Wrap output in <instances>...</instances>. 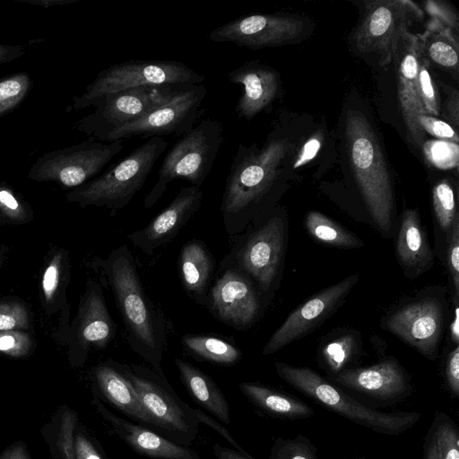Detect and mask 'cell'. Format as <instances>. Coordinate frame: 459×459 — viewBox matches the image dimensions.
Segmentation results:
<instances>
[{
    "mask_svg": "<svg viewBox=\"0 0 459 459\" xmlns=\"http://www.w3.org/2000/svg\"><path fill=\"white\" fill-rule=\"evenodd\" d=\"M31 329V312L24 301L16 298L0 299V331Z\"/></svg>",
    "mask_w": 459,
    "mask_h": 459,
    "instance_id": "cell-39",
    "label": "cell"
},
{
    "mask_svg": "<svg viewBox=\"0 0 459 459\" xmlns=\"http://www.w3.org/2000/svg\"><path fill=\"white\" fill-rule=\"evenodd\" d=\"M185 349L202 359L219 365L236 364L241 351L230 342L210 335L186 334L181 338Z\"/></svg>",
    "mask_w": 459,
    "mask_h": 459,
    "instance_id": "cell-32",
    "label": "cell"
},
{
    "mask_svg": "<svg viewBox=\"0 0 459 459\" xmlns=\"http://www.w3.org/2000/svg\"><path fill=\"white\" fill-rule=\"evenodd\" d=\"M333 380L349 389L381 401L397 402L410 395L412 386L409 376L394 359L357 368H346Z\"/></svg>",
    "mask_w": 459,
    "mask_h": 459,
    "instance_id": "cell-21",
    "label": "cell"
},
{
    "mask_svg": "<svg viewBox=\"0 0 459 459\" xmlns=\"http://www.w3.org/2000/svg\"><path fill=\"white\" fill-rule=\"evenodd\" d=\"M168 142L153 136L100 176L70 190V203L104 207L114 216L125 208L144 185L155 162L168 147Z\"/></svg>",
    "mask_w": 459,
    "mask_h": 459,
    "instance_id": "cell-6",
    "label": "cell"
},
{
    "mask_svg": "<svg viewBox=\"0 0 459 459\" xmlns=\"http://www.w3.org/2000/svg\"><path fill=\"white\" fill-rule=\"evenodd\" d=\"M229 252L220 263L221 270H236L255 286L261 302L273 289L282 262L285 224L278 214L255 218L246 229L231 236Z\"/></svg>",
    "mask_w": 459,
    "mask_h": 459,
    "instance_id": "cell-5",
    "label": "cell"
},
{
    "mask_svg": "<svg viewBox=\"0 0 459 459\" xmlns=\"http://www.w3.org/2000/svg\"><path fill=\"white\" fill-rule=\"evenodd\" d=\"M178 268L187 296L205 307L215 270V259L206 245L198 239L187 241L180 250Z\"/></svg>",
    "mask_w": 459,
    "mask_h": 459,
    "instance_id": "cell-26",
    "label": "cell"
},
{
    "mask_svg": "<svg viewBox=\"0 0 459 459\" xmlns=\"http://www.w3.org/2000/svg\"><path fill=\"white\" fill-rule=\"evenodd\" d=\"M426 440L432 446L437 459H459V430L447 414L436 412Z\"/></svg>",
    "mask_w": 459,
    "mask_h": 459,
    "instance_id": "cell-34",
    "label": "cell"
},
{
    "mask_svg": "<svg viewBox=\"0 0 459 459\" xmlns=\"http://www.w3.org/2000/svg\"><path fill=\"white\" fill-rule=\"evenodd\" d=\"M423 18L422 9L411 0L368 2L354 42L359 51L376 55L381 65H389L399 37Z\"/></svg>",
    "mask_w": 459,
    "mask_h": 459,
    "instance_id": "cell-11",
    "label": "cell"
},
{
    "mask_svg": "<svg viewBox=\"0 0 459 459\" xmlns=\"http://www.w3.org/2000/svg\"><path fill=\"white\" fill-rule=\"evenodd\" d=\"M355 352L354 338L347 334L327 343L322 349L321 359L326 370L336 376L346 369Z\"/></svg>",
    "mask_w": 459,
    "mask_h": 459,
    "instance_id": "cell-38",
    "label": "cell"
},
{
    "mask_svg": "<svg viewBox=\"0 0 459 459\" xmlns=\"http://www.w3.org/2000/svg\"><path fill=\"white\" fill-rule=\"evenodd\" d=\"M116 365L135 391L149 427L177 444L189 446L197 437L199 421L195 409L178 397L166 377L143 365L117 361Z\"/></svg>",
    "mask_w": 459,
    "mask_h": 459,
    "instance_id": "cell-7",
    "label": "cell"
},
{
    "mask_svg": "<svg viewBox=\"0 0 459 459\" xmlns=\"http://www.w3.org/2000/svg\"><path fill=\"white\" fill-rule=\"evenodd\" d=\"M450 333H451L452 340L455 343H458V341H459V309H458V307H455V318H454V321L450 325Z\"/></svg>",
    "mask_w": 459,
    "mask_h": 459,
    "instance_id": "cell-55",
    "label": "cell"
},
{
    "mask_svg": "<svg viewBox=\"0 0 459 459\" xmlns=\"http://www.w3.org/2000/svg\"><path fill=\"white\" fill-rule=\"evenodd\" d=\"M212 451L217 459H255L250 455H243L235 449L219 444L212 446Z\"/></svg>",
    "mask_w": 459,
    "mask_h": 459,
    "instance_id": "cell-53",
    "label": "cell"
},
{
    "mask_svg": "<svg viewBox=\"0 0 459 459\" xmlns=\"http://www.w3.org/2000/svg\"><path fill=\"white\" fill-rule=\"evenodd\" d=\"M116 333L117 325L108 309L102 285L89 279L65 340L70 365L82 367L90 350L106 348Z\"/></svg>",
    "mask_w": 459,
    "mask_h": 459,
    "instance_id": "cell-14",
    "label": "cell"
},
{
    "mask_svg": "<svg viewBox=\"0 0 459 459\" xmlns=\"http://www.w3.org/2000/svg\"><path fill=\"white\" fill-rule=\"evenodd\" d=\"M354 459H366V458H364V457H360V456H357V457H355Z\"/></svg>",
    "mask_w": 459,
    "mask_h": 459,
    "instance_id": "cell-59",
    "label": "cell"
},
{
    "mask_svg": "<svg viewBox=\"0 0 459 459\" xmlns=\"http://www.w3.org/2000/svg\"><path fill=\"white\" fill-rule=\"evenodd\" d=\"M396 252L403 267L415 275L421 273L433 262L417 210H406L400 225Z\"/></svg>",
    "mask_w": 459,
    "mask_h": 459,
    "instance_id": "cell-27",
    "label": "cell"
},
{
    "mask_svg": "<svg viewBox=\"0 0 459 459\" xmlns=\"http://www.w3.org/2000/svg\"><path fill=\"white\" fill-rule=\"evenodd\" d=\"M32 81L25 72L0 78V117L16 108L29 94Z\"/></svg>",
    "mask_w": 459,
    "mask_h": 459,
    "instance_id": "cell-36",
    "label": "cell"
},
{
    "mask_svg": "<svg viewBox=\"0 0 459 459\" xmlns=\"http://www.w3.org/2000/svg\"><path fill=\"white\" fill-rule=\"evenodd\" d=\"M205 76L178 61L130 60L100 71L85 91L74 96L66 111L91 107L100 97L145 86L201 84Z\"/></svg>",
    "mask_w": 459,
    "mask_h": 459,
    "instance_id": "cell-9",
    "label": "cell"
},
{
    "mask_svg": "<svg viewBox=\"0 0 459 459\" xmlns=\"http://www.w3.org/2000/svg\"><path fill=\"white\" fill-rule=\"evenodd\" d=\"M36 342L31 333L22 330L0 331V354L23 359L33 353Z\"/></svg>",
    "mask_w": 459,
    "mask_h": 459,
    "instance_id": "cell-42",
    "label": "cell"
},
{
    "mask_svg": "<svg viewBox=\"0 0 459 459\" xmlns=\"http://www.w3.org/2000/svg\"><path fill=\"white\" fill-rule=\"evenodd\" d=\"M79 418L67 405H61L41 429L42 437L54 459H75L74 433Z\"/></svg>",
    "mask_w": 459,
    "mask_h": 459,
    "instance_id": "cell-31",
    "label": "cell"
},
{
    "mask_svg": "<svg viewBox=\"0 0 459 459\" xmlns=\"http://www.w3.org/2000/svg\"><path fill=\"white\" fill-rule=\"evenodd\" d=\"M432 203L440 228L446 232L450 231L458 212L454 186L446 178L439 181L433 187Z\"/></svg>",
    "mask_w": 459,
    "mask_h": 459,
    "instance_id": "cell-37",
    "label": "cell"
},
{
    "mask_svg": "<svg viewBox=\"0 0 459 459\" xmlns=\"http://www.w3.org/2000/svg\"><path fill=\"white\" fill-rule=\"evenodd\" d=\"M221 274L210 287L205 307L219 321L237 330L254 324L261 308L258 291L243 273L221 270Z\"/></svg>",
    "mask_w": 459,
    "mask_h": 459,
    "instance_id": "cell-15",
    "label": "cell"
},
{
    "mask_svg": "<svg viewBox=\"0 0 459 459\" xmlns=\"http://www.w3.org/2000/svg\"><path fill=\"white\" fill-rule=\"evenodd\" d=\"M446 119V122L454 126V128H458L459 126V98L458 91L452 90L448 93L444 104L440 107V112Z\"/></svg>",
    "mask_w": 459,
    "mask_h": 459,
    "instance_id": "cell-50",
    "label": "cell"
},
{
    "mask_svg": "<svg viewBox=\"0 0 459 459\" xmlns=\"http://www.w3.org/2000/svg\"><path fill=\"white\" fill-rule=\"evenodd\" d=\"M91 404L113 432L136 453L153 459H200L198 453L157 431L125 420L108 409L93 392Z\"/></svg>",
    "mask_w": 459,
    "mask_h": 459,
    "instance_id": "cell-22",
    "label": "cell"
},
{
    "mask_svg": "<svg viewBox=\"0 0 459 459\" xmlns=\"http://www.w3.org/2000/svg\"><path fill=\"white\" fill-rule=\"evenodd\" d=\"M203 198L201 188L182 187L169 204L145 227L127 235L132 244L144 254L153 252L169 242L199 209Z\"/></svg>",
    "mask_w": 459,
    "mask_h": 459,
    "instance_id": "cell-20",
    "label": "cell"
},
{
    "mask_svg": "<svg viewBox=\"0 0 459 459\" xmlns=\"http://www.w3.org/2000/svg\"><path fill=\"white\" fill-rule=\"evenodd\" d=\"M8 247L5 245H0V271L7 261L8 257Z\"/></svg>",
    "mask_w": 459,
    "mask_h": 459,
    "instance_id": "cell-56",
    "label": "cell"
},
{
    "mask_svg": "<svg viewBox=\"0 0 459 459\" xmlns=\"http://www.w3.org/2000/svg\"><path fill=\"white\" fill-rule=\"evenodd\" d=\"M226 77L231 83L241 84L244 88L236 107L239 118L251 120L267 109L279 91L277 73L257 62L245 63L227 73Z\"/></svg>",
    "mask_w": 459,
    "mask_h": 459,
    "instance_id": "cell-24",
    "label": "cell"
},
{
    "mask_svg": "<svg viewBox=\"0 0 459 459\" xmlns=\"http://www.w3.org/2000/svg\"><path fill=\"white\" fill-rule=\"evenodd\" d=\"M15 1L19 2V3L30 4L38 5L40 7L48 8V7H52V6L65 5L68 4L77 2L78 0H15Z\"/></svg>",
    "mask_w": 459,
    "mask_h": 459,
    "instance_id": "cell-54",
    "label": "cell"
},
{
    "mask_svg": "<svg viewBox=\"0 0 459 459\" xmlns=\"http://www.w3.org/2000/svg\"><path fill=\"white\" fill-rule=\"evenodd\" d=\"M4 225H7L6 222L4 221V218L1 216L0 214V226H4Z\"/></svg>",
    "mask_w": 459,
    "mask_h": 459,
    "instance_id": "cell-58",
    "label": "cell"
},
{
    "mask_svg": "<svg viewBox=\"0 0 459 459\" xmlns=\"http://www.w3.org/2000/svg\"><path fill=\"white\" fill-rule=\"evenodd\" d=\"M394 334L419 351L429 359H435L442 329V309L433 299L407 305L394 313L386 322Z\"/></svg>",
    "mask_w": 459,
    "mask_h": 459,
    "instance_id": "cell-19",
    "label": "cell"
},
{
    "mask_svg": "<svg viewBox=\"0 0 459 459\" xmlns=\"http://www.w3.org/2000/svg\"><path fill=\"white\" fill-rule=\"evenodd\" d=\"M268 459H318L316 448L311 440L302 435L293 438L278 437Z\"/></svg>",
    "mask_w": 459,
    "mask_h": 459,
    "instance_id": "cell-40",
    "label": "cell"
},
{
    "mask_svg": "<svg viewBox=\"0 0 459 459\" xmlns=\"http://www.w3.org/2000/svg\"><path fill=\"white\" fill-rule=\"evenodd\" d=\"M424 459H437L432 446L427 440L425 441Z\"/></svg>",
    "mask_w": 459,
    "mask_h": 459,
    "instance_id": "cell-57",
    "label": "cell"
},
{
    "mask_svg": "<svg viewBox=\"0 0 459 459\" xmlns=\"http://www.w3.org/2000/svg\"><path fill=\"white\" fill-rule=\"evenodd\" d=\"M179 87L145 86L103 95L91 104L95 108L94 111L79 119L74 128L90 139L99 140L110 130L132 122L165 103Z\"/></svg>",
    "mask_w": 459,
    "mask_h": 459,
    "instance_id": "cell-13",
    "label": "cell"
},
{
    "mask_svg": "<svg viewBox=\"0 0 459 459\" xmlns=\"http://www.w3.org/2000/svg\"><path fill=\"white\" fill-rule=\"evenodd\" d=\"M91 266L101 285L114 297L132 350L157 374L165 376L161 366L167 333L165 317L145 291L127 245L117 247L106 258H94Z\"/></svg>",
    "mask_w": 459,
    "mask_h": 459,
    "instance_id": "cell-1",
    "label": "cell"
},
{
    "mask_svg": "<svg viewBox=\"0 0 459 459\" xmlns=\"http://www.w3.org/2000/svg\"><path fill=\"white\" fill-rule=\"evenodd\" d=\"M447 265L457 299L459 292V214L455 217L450 230Z\"/></svg>",
    "mask_w": 459,
    "mask_h": 459,
    "instance_id": "cell-46",
    "label": "cell"
},
{
    "mask_svg": "<svg viewBox=\"0 0 459 459\" xmlns=\"http://www.w3.org/2000/svg\"><path fill=\"white\" fill-rule=\"evenodd\" d=\"M174 361L182 384L195 403L222 423L230 424L228 401L212 377L186 360L176 358Z\"/></svg>",
    "mask_w": 459,
    "mask_h": 459,
    "instance_id": "cell-28",
    "label": "cell"
},
{
    "mask_svg": "<svg viewBox=\"0 0 459 459\" xmlns=\"http://www.w3.org/2000/svg\"><path fill=\"white\" fill-rule=\"evenodd\" d=\"M419 97L425 115H440V101L437 90L429 73V65L422 57L418 73Z\"/></svg>",
    "mask_w": 459,
    "mask_h": 459,
    "instance_id": "cell-43",
    "label": "cell"
},
{
    "mask_svg": "<svg viewBox=\"0 0 459 459\" xmlns=\"http://www.w3.org/2000/svg\"><path fill=\"white\" fill-rule=\"evenodd\" d=\"M206 94L207 90L204 84L181 86L165 103L132 122L110 130L98 141H122L135 136L181 137L193 128Z\"/></svg>",
    "mask_w": 459,
    "mask_h": 459,
    "instance_id": "cell-12",
    "label": "cell"
},
{
    "mask_svg": "<svg viewBox=\"0 0 459 459\" xmlns=\"http://www.w3.org/2000/svg\"><path fill=\"white\" fill-rule=\"evenodd\" d=\"M289 151V142L274 134L262 149L255 144H238L220 207L229 235L242 232L255 218L264 214Z\"/></svg>",
    "mask_w": 459,
    "mask_h": 459,
    "instance_id": "cell-2",
    "label": "cell"
},
{
    "mask_svg": "<svg viewBox=\"0 0 459 459\" xmlns=\"http://www.w3.org/2000/svg\"><path fill=\"white\" fill-rule=\"evenodd\" d=\"M0 459H32V457L27 445L19 440L8 446L0 454Z\"/></svg>",
    "mask_w": 459,
    "mask_h": 459,
    "instance_id": "cell-51",
    "label": "cell"
},
{
    "mask_svg": "<svg viewBox=\"0 0 459 459\" xmlns=\"http://www.w3.org/2000/svg\"><path fill=\"white\" fill-rule=\"evenodd\" d=\"M197 420L199 423H203L221 436L226 439L238 452L248 455L249 454L235 440L233 436L229 430L219 421L210 417L208 414L201 411L200 409H195Z\"/></svg>",
    "mask_w": 459,
    "mask_h": 459,
    "instance_id": "cell-49",
    "label": "cell"
},
{
    "mask_svg": "<svg viewBox=\"0 0 459 459\" xmlns=\"http://www.w3.org/2000/svg\"><path fill=\"white\" fill-rule=\"evenodd\" d=\"M305 224L309 234L323 243L344 248H354L362 245L353 234L318 212H309Z\"/></svg>",
    "mask_w": 459,
    "mask_h": 459,
    "instance_id": "cell-33",
    "label": "cell"
},
{
    "mask_svg": "<svg viewBox=\"0 0 459 459\" xmlns=\"http://www.w3.org/2000/svg\"><path fill=\"white\" fill-rule=\"evenodd\" d=\"M0 214L11 225L26 224L34 219L30 204L4 181H0Z\"/></svg>",
    "mask_w": 459,
    "mask_h": 459,
    "instance_id": "cell-35",
    "label": "cell"
},
{
    "mask_svg": "<svg viewBox=\"0 0 459 459\" xmlns=\"http://www.w3.org/2000/svg\"><path fill=\"white\" fill-rule=\"evenodd\" d=\"M93 392L123 414L149 426L148 418L139 398L116 365L108 359L91 370Z\"/></svg>",
    "mask_w": 459,
    "mask_h": 459,
    "instance_id": "cell-25",
    "label": "cell"
},
{
    "mask_svg": "<svg viewBox=\"0 0 459 459\" xmlns=\"http://www.w3.org/2000/svg\"><path fill=\"white\" fill-rule=\"evenodd\" d=\"M351 166L367 207L377 223L388 230L394 210L391 178L377 137L366 117L349 111L345 120Z\"/></svg>",
    "mask_w": 459,
    "mask_h": 459,
    "instance_id": "cell-4",
    "label": "cell"
},
{
    "mask_svg": "<svg viewBox=\"0 0 459 459\" xmlns=\"http://www.w3.org/2000/svg\"><path fill=\"white\" fill-rule=\"evenodd\" d=\"M358 280V274L351 275L299 306L273 333L263 349V355H271L313 330L342 303Z\"/></svg>",
    "mask_w": 459,
    "mask_h": 459,
    "instance_id": "cell-17",
    "label": "cell"
},
{
    "mask_svg": "<svg viewBox=\"0 0 459 459\" xmlns=\"http://www.w3.org/2000/svg\"><path fill=\"white\" fill-rule=\"evenodd\" d=\"M422 11L435 22L454 32L459 30V18L456 11L448 3L441 0H426L422 3Z\"/></svg>",
    "mask_w": 459,
    "mask_h": 459,
    "instance_id": "cell-44",
    "label": "cell"
},
{
    "mask_svg": "<svg viewBox=\"0 0 459 459\" xmlns=\"http://www.w3.org/2000/svg\"><path fill=\"white\" fill-rule=\"evenodd\" d=\"M71 263L66 249L59 247L51 248L43 267L40 292L41 302L48 316L59 315L56 331L57 340L65 343L69 324V305L66 290L70 281Z\"/></svg>",
    "mask_w": 459,
    "mask_h": 459,
    "instance_id": "cell-23",
    "label": "cell"
},
{
    "mask_svg": "<svg viewBox=\"0 0 459 459\" xmlns=\"http://www.w3.org/2000/svg\"><path fill=\"white\" fill-rule=\"evenodd\" d=\"M420 39L422 56L429 65L458 72V36L429 20Z\"/></svg>",
    "mask_w": 459,
    "mask_h": 459,
    "instance_id": "cell-30",
    "label": "cell"
},
{
    "mask_svg": "<svg viewBox=\"0 0 459 459\" xmlns=\"http://www.w3.org/2000/svg\"><path fill=\"white\" fill-rule=\"evenodd\" d=\"M123 148L121 140L101 142L89 138L39 156L28 178L36 182H54L72 190L94 178Z\"/></svg>",
    "mask_w": 459,
    "mask_h": 459,
    "instance_id": "cell-10",
    "label": "cell"
},
{
    "mask_svg": "<svg viewBox=\"0 0 459 459\" xmlns=\"http://www.w3.org/2000/svg\"><path fill=\"white\" fill-rule=\"evenodd\" d=\"M420 34L405 30L399 37L393 61L396 65L400 108L406 130L411 140L421 146L425 132L418 124V117L425 114L418 91V73L422 60Z\"/></svg>",
    "mask_w": 459,
    "mask_h": 459,
    "instance_id": "cell-18",
    "label": "cell"
},
{
    "mask_svg": "<svg viewBox=\"0 0 459 459\" xmlns=\"http://www.w3.org/2000/svg\"><path fill=\"white\" fill-rule=\"evenodd\" d=\"M74 451L75 459H103L100 452L80 422L77 423L74 433Z\"/></svg>",
    "mask_w": 459,
    "mask_h": 459,
    "instance_id": "cell-47",
    "label": "cell"
},
{
    "mask_svg": "<svg viewBox=\"0 0 459 459\" xmlns=\"http://www.w3.org/2000/svg\"><path fill=\"white\" fill-rule=\"evenodd\" d=\"M25 53L26 48L23 46L0 43V65L17 59Z\"/></svg>",
    "mask_w": 459,
    "mask_h": 459,
    "instance_id": "cell-52",
    "label": "cell"
},
{
    "mask_svg": "<svg viewBox=\"0 0 459 459\" xmlns=\"http://www.w3.org/2000/svg\"><path fill=\"white\" fill-rule=\"evenodd\" d=\"M278 376L293 388L351 422L387 436L404 433L420 420L416 411H379L348 395L308 368L275 362Z\"/></svg>",
    "mask_w": 459,
    "mask_h": 459,
    "instance_id": "cell-3",
    "label": "cell"
},
{
    "mask_svg": "<svg viewBox=\"0 0 459 459\" xmlns=\"http://www.w3.org/2000/svg\"><path fill=\"white\" fill-rule=\"evenodd\" d=\"M304 30L300 19L253 13L215 28L209 38L213 42H230L251 49L279 46L298 38Z\"/></svg>",
    "mask_w": 459,
    "mask_h": 459,
    "instance_id": "cell-16",
    "label": "cell"
},
{
    "mask_svg": "<svg viewBox=\"0 0 459 459\" xmlns=\"http://www.w3.org/2000/svg\"><path fill=\"white\" fill-rule=\"evenodd\" d=\"M243 394L260 411L279 419L302 420L315 414L308 404L297 397L255 383L239 384Z\"/></svg>",
    "mask_w": 459,
    "mask_h": 459,
    "instance_id": "cell-29",
    "label": "cell"
},
{
    "mask_svg": "<svg viewBox=\"0 0 459 459\" xmlns=\"http://www.w3.org/2000/svg\"><path fill=\"white\" fill-rule=\"evenodd\" d=\"M425 160L441 169L457 168L459 161L458 143L446 140H429L422 143Z\"/></svg>",
    "mask_w": 459,
    "mask_h": 459,
    "instance_id": "cell-41",
    "label": "cell"
},
{
    "mask_svg": "<svg viewBox=\"0 0 459 459\" xmlns=\"http://www.w3.org/2000/svg\"><path fill=\"white\" fill-rule=\"evenodd\" d=\"M417 120L420 128L432 136L455 143H459V137L456 131L446 121L425 114L420 115Z\"/></svg>",
    "mask_w": 459,
    "mask_h": 459,
    "instance_id": "cell-45",
    "label": "cell"
},
{
    "mask_svg": "<svg viewBox=\"0 0 459 459\" xmlns=\"http://www.w3.org/2000/svg\"><path fill=\"white\" fill-rule=\"evenodd\" d=\"M446 382L450 394L459 396V347L450 352L446 367Z\"/></svg>",
    "mask_w": 459,
    "mask_h": 459,
    "instance_id": "cell-48",
    "label": "cell"
},
{
    "mask_svg": "<svg viewBox=\"0 0 459 459\" xmlns=\"http://www.w3.org/2000/svg\"><path fill=\"white\" fill-rule=\"evenodd\" d=\"M224 141L220 121L202 120L179 138L167 152L158 171V179L143 201V207H152L176 179L189 181L201 187L210 174Z\"/></svg>",
    "mask_w": 459,
    "mask_h": 459,
    "instance_id": "cell-8",
    "label": "cell"
}]
</instances>
